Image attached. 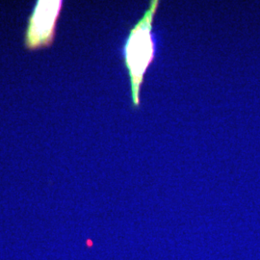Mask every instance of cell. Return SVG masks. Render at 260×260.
<instances>
[{
	"mask_svg": "<svg viewBox=\"0 0 260 260\" xmlns=\"http://www.w3.org/2000/svg\"><path fill=\"white\" fill-rule=\"evenodd\" d=\"M159 1H150L149 9L130 29L122 47L124 66L128 72L131 101L134 107L140 106L141 87L144 77L156 54V39L153 33V20Z\"/></svg>",
	"mask_w": 260,
	"mask_h": 260,
	"instance_id": "obj_1",
	"label": "cell"
},
{
	"mask_svg": "<svg viewBox=\"0 0 260 260\" xmlns=\"http://www.w3.org/2000/svg\"><path fill=\"white\" fill-rule=\"evenodd\" d=\"M63 6L62 1H39L29 19L25 46L29 49L49 46L55 35L56 22Z\"/></svg>",
	"mask_w": 260,
	"mask_h": 260,
	"instance_id": "obj_2",
	"label": "cell"
}]
</instances>
